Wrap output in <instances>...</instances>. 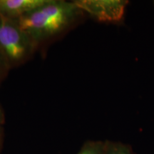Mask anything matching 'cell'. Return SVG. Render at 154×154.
Returning <instances> with one entry per match:
<instances>
[{"instance_id":"6da1fadb","label":"cell","mask_w":154,"mask_h":154,"mask_svg":"<svg viewBox=\"0 0 154 154\" xmlns=\"http://www.w3.org/2000/svg\"><path fill=\"white\" fill-rule=\"evenodd\" d=\"M84 16L74 1L48 0L43 6L15 21L38 50L74 28Z\"/></svg>"},{"instance_id":"7a4b0ae2","label":"cell","mask_w":154,"mask_h":154,"mask_svg":"<svg viewBox=\"0 0 154 154\" xmlns=\"http://www.w3.org/2000/svg\"><path fill=\"white\" fill-rule=\"evenodd\" d=\"M37 51L16 21L0 14V57L9 70L24 64Z\"/></svg>"},{"instance_id":"3957f363","label":"cell","mask_w":154,"mask_h":154,"mask_svg":"<svg viewBox=\"0 0 154 154\" xmlns=\"http://www.w3.org/2000/svg\"><path fill=\"white\" fill-rule=\"evenodd\" d=\"M85 14L101 22H119L122 20L127 5L119 0H78L74 1Z\"/></svg>"},{"instance_id":"277c9868","label":"cell","mask_w":154,"mask_h":154,"mask_svg":"<svg viewBox=\"0 0 154 154\" xmlns=\"http://www.w3.org/2000/svg\"><path fill=\"white\" fill-rule=\"evenodd\" d=\"M48 0H0V14L12 19L26 16L43 6Z\"/></svg>"},{"instance_id":"5b68a950","label":"cell","mask_w":154,"mask_h":154,"mask_svg":"<svg viewBox=\"0 0 154 154\" xmlns=\"http://www.w3.org/2000/svg\"><path fill=\"white\" fill-rule=\"evenodd\" d=\"M106 141L88 140L76 154H104Z\"/></svg>"},{"instance_id":"8992f818","label":"cell","mask_w":154,"mask_h":154,"mask_svg":"<svg viewBox=\"0 0 154 154\" xmlns=\"http://www.w3.org/2000/svg\"><path fill=\"white\" fill-rule=\"evenodd\" d=\"M104 154H134L129 146L121 142L105 140Z\"/></svg>"},{"instance_id":"52a82bcc","label":"cell","mask_w":154,"mask_h":154,"mask_svg":"<svg viewBox=\"0 0 154 154\" xmlns=\"http://www.w3.org/2000/svg\"><path fill=\"white\" fill-rule=\"evenodd\" d=\"M9 71L10 70L6 65V63L2 61H0V84L5 80Z\"/></svg>"},{"instance_id":"ba28073f","label":"cell","mask_w":154,"mask_h":154,"mask_svg":"<svg viewBox=\"0 0 154 154\" xmlns=\"http://www.w3.org/2000/svg\"><path fill=\"white\" fill-rule=\"evenodd\" d=\"M4 121H5V116H4L2 110L0 108V126H2V125L3 124Z\"/></svg>"},{"instance_id":"9c48e42d","label":"cell","mask_w":154,"mask_h":154,"mask_svg":"<svg viewBox=\"0 0 154 154\" xmlns=\"http://www.w3.org/2000/svg\"><path fill=\"white\" fill-rule=\"evenodd\" d=\"M2 140V126H0V146H1Z\"/></svg>"},{"instance_id":"30bf717a","label":"cell","mask_w":154,"mask_h":154,"mask_svg":"<svg viewBox=\"0 0 154 154\" xmlns=\"http://www.w3.org/2000/svg\"><path fill=\"white\" fill-rule=\"evenodd\" d=\"M0 61H4L2 60V59L1 57H0ZM4 62H5V61H4Z\"/></svg>"}]
</instances>
